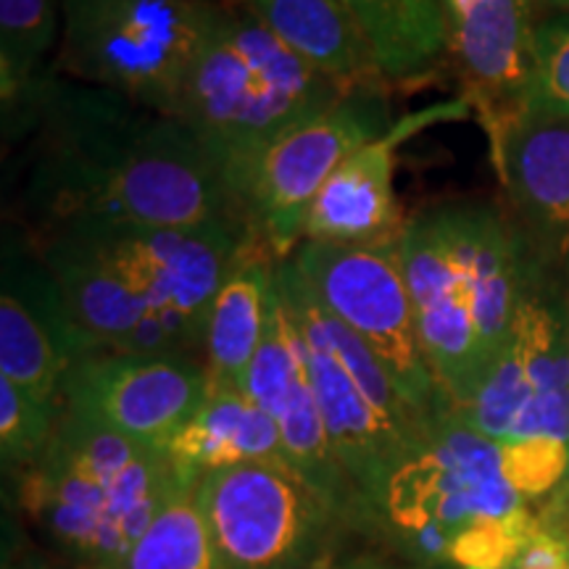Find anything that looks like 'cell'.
Here are the masks:
<instances>
[{"label":"cell","instance_id":"15","mask_svg":"<svg viewBox=\"0 0 569 569\" xmlns=\"http://www.w3.org/2000/svg\"><path fill=\"white\" fill-rule=\"evenodd\" d=\"M469 103H440L409 117L396 119L386 134L361 146L332 172L311 203L306 217L303 240L317 243H386L396 240L398 203L393 193V172L398 148L411 134L443 119L467 117Z\"/></svg>","mask_w":569,"mask_h":569},{"label":"cell","instance_id":"11","mask_svg":"<svg viewBox=\"0 0 569 569\" xmlns=\"http://www.w3.org/2000/svg\"><path fill=\"white\" fill-rule=\"evenodd\" d=\"M206 388L203 361L193 356L96 351L71 365L61 407L163 451L201 407Z\"/></svg>","mask_w":569,"mask_h":569},{"label":"cell","instance_id":"16","mask_svg":"<svg viewBox=\"0 0 569 569\" xmlns=\"http://www.w3.org/2000/svg\"><path fill=\"white\" fill-rule=\"evenodd\" d=\"M277 264L280 256L256 232L234 253L206 325L203 369L209 388L246 390L272 317Z\"/></svg>","mask_w":569,"mask_h":569},{"label":"cell","instance_id":"1","mask_svg":"<svg viewBox=\"0 0 569 569\" xmlns=\"http://www.w3.org/2000/svg\"><path fill=\"white\" fill-rule=\"evenodd\" d=\"M24 132H32L24 209L38 230L111 219L253 232L224 169L182 119L51 77Z\"/></svg>","mask_w":569,"mask_h":569},{"label":"cell","instance_id":"28","mask_svg":"<svg viewBox=\"0 0 569 569\" xmlns=\"http://www.w3.org/2000/svg\"><path fill=\"white\" fill-rule=\"evenodd\" d=\"M565 325H567V340H569V298L565 296Z\"/></svg>","mask_w":569,"mask_h":569},{"label":"cell","instance_id":"24","mask_svg":"<svg viewBox=\"0 0 569 569\" xmlns=\"http://www.w3.org/2000/svg\"><path fill=\"white\" fill-rule=\"evenodd\" d=\"M325 569H415V567L398 565V561L377 557V553H359V557L343 559V561H338V565H330Z\"/></svg>","mask_w":569,"mask_h":569},{"label":"cell","instance_id":"13","mask_svg":"<svg viewBox=\"0 0 569 569\" xmlns=\"http://www.w3.org/2000/svg\"><path fill=\"white\" fill-rule=\"evenodd\" d=\"M519 232L546 272L569 264V113L519 109L486 124Z\"/></svg>","mask_w":569,"mask_h":569},{"label":"cell","instance_id":"4","mask_svg":"<svg viewBox=\"0 0 569 569\" xmlns=\"http://www.w3.org/2000/svg\"><path fill=\"white\" fill-rule=\"evenodd\" d=\"M351 90L284 46L243 3H224L190 74L180 119L206 142L234 190L267 146L322 117Z\"/></svg>","mask_w":569,"mask_h":569},{"label":"cell","instance_id":"17","mask_svg":"<svg viewBox=\"0 0 569 569\" xmlns=\"http://www.w3.org/2000/svg\"><path fill=\"white\" fill-rule=\"evenodd\" d=\"M163 451L190 480L248 461H284L274 419L246 390L222 388H206L203 403Z\"/></svg>","mask_w":569,"mask_h":569},{"label":"cell","instance_id":"12","mask_svg":"<svg viewBox=\"0 0 569 569\" xmlns=\"http://www.w3.org/2000/svg\"><path fill=\"white\" fill-rule=\"evenodd\" d=\"M88 353L59 284L38 251L6 234L0 272V377L32 401L61 409V388Z\"/></svg>","mask_w":569,"mask_h":569},{"label":"cell","instance_id":"27","mask_svg":"<svg viewBox=\"0 0 569 569\" xmlns=\"http://www.w3.org/2000/svg\"><path fill=\"white\" fill-rule=\"evenodd\" d=\"M561 288H565V296L569 298V264L565 269V274H561Z\"/></svg>","mask_w":569,"mask_h":569},{"label":"cell","instance_id":"23","mask_svg":"<svg viewBox=\"0 0 569 569\" xmlns=\"http://www.w3.org/2000/svg\"><path fill=\"white\" fill-rule=\"evenodd\" d=\"M522 109L569 113V13L538 21L536 61Z\"/></svg>","mask_w":569,"mask_h":569},{"label":"cell","instance_id":"19","mask_svg":"<svg viewBox=\"0 0 569 569\" xmlns=\"http://www.w3.org/2000/svg\"><path fill=\"white\" fill-rule=\"evenodd\" d=\"M372 48L386 84L415 82L448 56L446 0H340Z\"/></svg>","mask_w":569,"mask_h":569},{"label":"cell","instance_id":"2","mask_svg":"<svg viewBox=\"0 0 569 569\" xmlns=\"http://www.w3.org/2000/svg\"><path fill=\"white\" fill-rule=\"evenodd\" d=\"M430 372L465 409L509 343L532 282L546 272L507 211L451 201L419 211L398 234Z\"/></svg>","mask_w":569,"mask_h":569},{"label":"cell","instance_id":"22","mask_svg":"<svg viewBox=\"0 0 569 569\" xmlns=\"http://www.w3.org/2000/svg\"><path fill=\"white\" fill-rule=\"evenodd\" d=\"M59 409H48L0 377V457L6 472L27 475L51 443Z\"/></svg>","mask_w":569,"mask_h":569},{"label":"cell","instance_id":"3","mask_svg":"<svg viewBox=\"0 0 569 569\" xmlns=\"http://www.w3.org/2000/svg\"><path fill=\"white\" fill-rule=\"evenodd\" d=\"M167 451L59 409L42 459L21 475V503L77 569H122L142 532L182 488Z\"/></svg>","mask_w":569,"mask_h":569},{"label":"cell","instance_id":"8","mask_svg":"<svg viewBox=\"0 0 569 569\" xmlns=\"http://www.w3.org/2000/svg\"><path fill=\"white\" fill-rule=\"evenodd\" d=\"M196 501L227 569H325L346 522L288 461L203 475Z\"/></svg>","mask_w":569,"mask_h":569},{"label":"cell","instance_id":"29","mask_svg":"<svg viewBox=\"0 0 569 569\" xmlns=\"http://www.w3.org/2000/svg\"><path fill=\"white\" fill-rule=\"evenodd\" d=\"M224 3H243V0H224Z\"/></svg>","mask_w":569,"mask_h":569},{"label":"cell","instance_id":"7","mask_svg":"<svg viewBox=\"0 0 569 569\" xmlns=\"http://www.w3.org/2000/svg\"><path fill=\"white\" fill-rule=\"evenodd\" d=\"M317 301L361 338L425 419L451 409L427 365L398 238L386 243L301 240L288 256Z\"/></svg>","mask_w":569,"mask_h":569},{"label":"cell","instance_id":"30","mask_svg":"<svg viewBox=\"0 0 569 569\" xmlns=\"http://www.w3.org/2000/svg\"><path fill=\"white\" fill-rule=\"evenodd\" d=\"M509 569H515V567H509Z\"/></svg>","mask_w":569,"mask_h":569},{"label":"cell","instance_id":"20","mask_svg":"<svg viewBox=\"0 0 569 569\" xmlns=\"http://www.w3.org/2000/svg\"><path fill=\"white\" fill-rule=\"evenodd\" d=\"M53 42V0H0V103L6 138H17L51 77L40 74V63Z\"/></svg>","mask_w":569,"mask_h":569},{"label":"cell","instance_id":"6","mask_svg":"<svg viewBox=\"0 0 569 569\" xmlns=\"http://www.w3.org/2000/svg\"><path fill=\"white\" fill-rule=\"evenodd\" d=\"M528 503L507 478L501 446L451 407L390 472L377 517L422 565L438 567L459 532L522 515Z\"/></svg>","mask_w":569,"mask_h":569},{"label":"cell","instance_id":"25","mask_svg":"<svg viewBox=\"0 0 569 569\" xmlns=\"http://www.w3.org/2000/svg\"><path fill=\"white\" fill-rule=\"evenodd\" d=\"M538 9L543 17H553V13H569V0H538Z\"/></svg>","mask_w":569,"mask_h":569},{"label":"cell","instance_id":"9","mask_svg":"<svg viewBox=\"0 0 569 569\" xmlns=\"http://www.w3.org/2000/svg\"><path fill=\"white\" fill-rule=\"evenodd\" d=\"M393 124L386 84H377L353 88L322 117L277 138L248 163L234 188L251 230L288 259L303 240L311 203L332 172Z\"/></svg>","mask_w":569,"mask_h":569},{"label":"cell","instance_id":"5","mask_svg":"<svg viewBox=\"0 0 569 569\" xmlns=\"http://www.w3.org/2000/svg\"><path fill=\"white\" fill-rule=\"evenodd\" d=\"M59 69L180 119V106L224 0H59Z\"/></svg>","mask_w":569,"mask_h":569},{"label":"cell","instance_id":"14","mask_svg":"<svg viewBox=\"0 0 569 569\" xmlns=\"http://www.w3.org/2000/svg\"><path fill=\"white\" fill-rule=\"evenodd\" d=\"M448 53L465 77L480 119L493 124L525 106L536 30L538 0H446Z\"/></svg>","mask_w":569,"mask_h":569},{"label":"cell","instance_id":"26","mask_svg":"<svg viewBox=\"0 0 569 569\" xmlns=\"http://www.w3.org/2000/svg\"><path fill=\"white\" fill-rule=\"evenodd\" d=\"M6 569H53V567H48V565H40V561H27V565H9Z\"/></svg>","mask_w":569,"mask_h":569},{"label":"cell","instance_id":"10","mask_svg":"<svg viewBox=\"0 0 569 569\" xmlns=\"http://www.w3.org/2000/svg\"><path fill=\"white\" fill-rule=\"evenodd\" d=\"M38 232H59L101 261L156 315L180 327L203 351L219 284L251 232L177 230L111 219H74Z\"/></svg>","mask_w":569,"mask_h":569},{"label":"cell","instance_id":"21","mask_svg":"<svg viewBox=\"0 0 569 569\" xmlns=\"http://www.w3.org/2000/svg\"><path fill=\"white\" fill-rule=\"evenodd\" d=\"M196 488H182L159 511L122 569H227L198 509Z\"/></svg>","mask_w":569,"mask_h":569},{"label":"cell","instance_id":"18","mask_svg":"<svg viewBox=\"0 0 569 569\" xmlns=\"http://www.w3.org/2000/svg\"><path fill=\"white\" fill-rule=\"evenodd\" d=\"M243 6L284 46L346 88L386 84L372 48L340 0H243Z\"/></svg>","mask_w":569,"mask_h":569}]
</instances>
